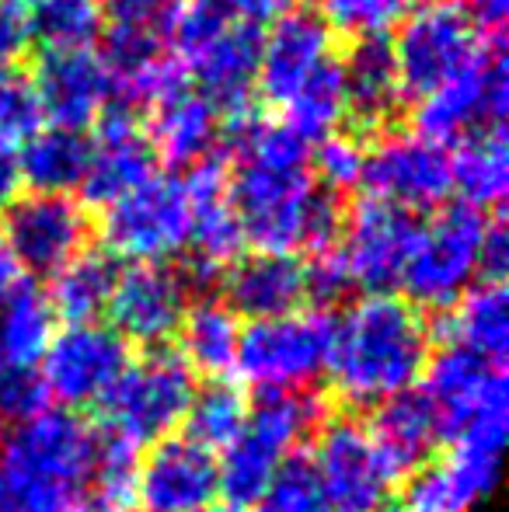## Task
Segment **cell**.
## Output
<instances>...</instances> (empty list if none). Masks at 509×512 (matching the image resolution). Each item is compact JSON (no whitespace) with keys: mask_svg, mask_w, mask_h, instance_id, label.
I'll return each instance as SVG.
<instances>
[{"mask_svg":"<svg viewBox=\"0 0 509 512\" xmlns=\"http://www.w3.org/2000/svg\"><path fill=\"white\" fill-rule=\"evenodd\" d=\"M227 196L245 244L269 255H325L342 237V196L314 178L311 147L283 122L255 115L224 126Z\"/></svg>","mask_w":509,"mask_h":512,"instance_id":"1","label":"cell"},{"mask_svg":"<svg viewBox=\"0 0 509 512\" xmlns=\"http://www.w3.org/2000/svg\"><path fill=\"white\" fill-rule=\"evenodd\" d=\"M429 363V324L422 310L394 293H370L332 317L328 377L349 408H377L412 391Z\"/></svg>","mask_w":509,"mask_h":512,"instance_id":"2","label":"cell"},{"mask_svg":"<svg viewBox=\"0 0 509 512\" xmlns=\"http://www.w3.org/2000/svg\"><path fill=\"white\" fill-rule=\"evenodd\" d=\"M321 422H325V405L318 394H262L255 408H248L245 429L224 446V460H217L220 495L231 502V509L255 506L279 464L290 460L293 450L307 436H314Z\"/></svg>","mask_w":509,"mask_h":512,"instance_id":"3","label":"cell"},{"mask_svg":"<svg viewBox=\"0 0 509 512\" xmlns=\"http://www.w3.org/2000/svg\"><path fill=\"white\" fill-rule=\"evenodd\" d=\"M98 457V432L77 411L42 408L0 432V488L84 492Z\"/></svg>","mask_w":509,"mask_h":512,"instance_id":"4","label":"cell"},{"mask_svg":"<svg viewBox=\"0 0 509 512\" xmlns=\"http://www.w3.org/2000/svg\"><path fill=\"white\" fill-rule=\"evenodd\" d=\"M489 35L478 28L464 0H415L391 39L394 67L405 98H426L457 77Z\"/></svg>","mask_w":509,"mask_h":512,"instance_id":"5","label":"cell"},{"mask_svg":"<svg viewBox=\"0 0 509 512\" xmlns=\"http://www.w3.org/2000/svg\"><path fill=\"white\" fill-rule=\"evenodd\" d=\"M196 380L185 359L168 349H150L140 363H129L116 380L102 408L105 436L126 443L129 450L154 446L175 436V425L185 422Z\"/></svg>","mask_w":509,"mask_h":512,"instance_id":"6","label":"cell"},{"mask_svg":"<svg viewBox=\"0 0 509 512\" xmlns=\"http://www.w3.org/2000/svg\"><path fill=\"white\" fill-rule=\"evenodd\" d=\"M485 223H489V216L468 203L443 206L433 220L422 223V234L398 283L408 304L415 310L457 307V300L478 279V251H482Z\"/></svg>","mask_w":509,"mask_h":512,"instance_id":"7","label":"cell"},{"mask_svg":"<svg viewBox=\"0 0 509 512\" xmlns=\"http://www.w3.org/2000/svg\"><path fill=\"white\" fill-rule=\"evenodd\" d=\"M332 317L325 310H300L276 321H255L241 331L234 370L262 394L311 391L328 370Z\"/></svg>","mask_w":509,"mask_h":512,"instance_id":"8","label":"cell"},{"mask_svg":"<svg viewBox=\"0 0 509 512\" xmlns=\"http://www.w3.org/2000/svg\"><path fill=\"white\" fill-rule=\"evenodd\" d=\"M509 108V74L503 32L489 35L482 53L457 77H450L433 95L419 98L412 112L415 136L433 140L440 147L464 140L478 129H499Z\"/></svg>","mask_w":509,"mask_h":512,"instance_id":"9","label":"cell"},{"mask_svg":"<svg viewBox=\"0 0 509 512\" xmlns=\"http://www.w3.org/2000/svg\"><path fill=\"white\" fill-rule=\"evenodd\" d=\"M192 234V206L185 182L157 171L123 199L105 206L102 237L112 258L136 265H164L182 255Z\"/></svg>","mask_w":509,"mask_h":512,"instance_id":"10","label":"cell"},{"mask_svg":"<svg viewBox=\"0 0 509 512\" xmlns=\"http://www.w3.org/2000/svg\"><path fill=\"white\" fill-rule=\"evenodd\" d=\"M311 464L318 471L328 512H384L391 506L398 478L360 418H325L314 432Z\"/></svg>","mask_w":509,"mask_h":512,"instance_id":"11","label":"cell"},{"mask_svg":"<svg viewBox=\"0 0 509 512\" xmlns=\"http://www.w3.org/2000/svg\"><path fill=\"white\" fill-rule=\"evenodd\" d=\"M129 366V342L112 324H67L42 356V384L67 411L102 405Z\"/></svg>","mask_w":509,"mask_h":512,"instance_id":"12","label":"cell"},{"mask_svg":"<svg viewBox=\"0 0 509 512\" xmlns=\"http://www.w3.org/2000/svg\"><path fill=\"white\" fill-rule=\"evenodd\" d=\"M419 234V213H408L374 196L356 199L342 220V237L335 244L353 290H367L370 297L398 286Z\"/></svg>","mask_w":509,"mask_h":512,"instance_id":"13","label":"cell"},{"mask_svg":"<svg viewBox=\"0 0 509 512\" xmlns=\"http://www.w3.org/2000/svg\"><path fill=\"white\" fill-rule=\"evenodd\" d=\"M422 377H426L422 394L440 415L447 439L485 429V425H506L509 391L503 366L461 345H447L440 356H429Z\"/></svg>","mask_w":509,"mask_h":512,"instance_id":"14","label":"cell"},{"mask_svg":"<svg viewBox=\"0 0 509 512\" xmlns=\"http://www.w3.org/2000/svg\"><path fill=\"white\" fill-rule=\"evenodd\" d=\"M360 185L374 199L426 213L450 196V150L415 133H387L367 143Z\"/></svg>","mask_w":509,"mask_h":512,"instance_id":"15","label":"cell"},{"mask_svg":"<svg viewBox=\"0 0 509 512\" xmlns=\"http://www.w3.org/2000/svg\"><path fill=\"white\" fill-rule=\"evenodd\" d=\"M4 237L18 258L21 272L56 276L74 262L91 237V216L70 196H18L4 209Z\"/></svg>","mask_w":509,"mask_h":512,"instance_id":"16","label":"cell"},{"mask_svg":"<svg viewBox=\"0 0 509 512\" xmlns=\"http://www.w3.org/2000/svg\"><path fill=\"white\" fill-rule=\"evenodd\" d=\"M217 499V457L189 436L161 439L136 464V512H210Z\"/></svg>","mask_w":509,"mask_h":512,"instance_id":"17","label":"cell"},{"mask_svg":"<svg viewBox=\"0 0 509 512\" xmlns=\"http://www.w3.org/2000/svg\"><path fill=\"white\" fill-rule=\"evenodd\" d=\"M262 25L234 18L227 28H220L206 46H199L192 56H185L182 67L196 81V95L220 112V119L241 122L252 115L258 60H262Z\"/></svg>","mask_w":509,"mask_h":512,"instance_id":"18","label":"cell"},{"mask_svg":"<svg viewBox=\"0 0 509 512\" xmlns=\"http://www.w3.org/2000/svg\"><path fill=\"white\" fill-rule=\"evenodd\" d=\"M342 63V84H346V119L356 140H381L394 133V122L405 105V91L394 67L391 39L387 35H363L353 39Z\"/></svg>","mask_w":509,"mask_h":512,"instance_id":"19","label":"cell"},{"mask_svg":"<svg viewBox=\"0 0 509 512\" xmlns=\"http://www.w3.org/2000/svg\"><path fill=\"white\" fill-rule=\"evenodd\" d=\"M35 98L46 119L60 129H84L109 112L112 81L98 49H70V53H42L32 77Z\"/></svg>","mask_w":509,"mask_h":512,"instance_id":"20","label":"cell"},{"mask_svg":"<svg viewBox=\"0 0 509 512\" xmlns=\"http://www.w3.org/2000/svg\"><path fill=\"white\" fill-rule=\"evenodd\" d=\"M328 56H335L332 28L314 7H293V11L279 14L269 35L262 39L255 95L283 108Z\"/></svg>","mask_w":509,"mask_h":512,"instance_id":"21","label":"cell"},{"mask_svg":"<svg viewBox=\"0 0 509 512\" xmlns=\"http://www.w3.org/2000/svg\"><path fill=\"white\" fill-rule=\"evenodd\" d=\"M192 293L171 265H133L119 276L112 293V328L126 342H140L147 349H161L171 335H178L182 317L189 310Z\"/></svg>","mask_w":509,"mask_h":512,"instance_id":"22","label":"cell"},{"mask_svg":"<svg viewBox=\"0 0 509 512\" xmlns=\"http://www.w3.org/2000/svg\"><path fill=\"white\" fill-rule=\"evenodd\" d=\"M157 175V154L150 147L140 115L105 112L91 136V161L84 171L81 192L91 206H112L136 185Z\"/></svg>","mask_w":509,"mask_h":512,"instance_id":"23","label":"cell"},{"mask_svg":"<svg viewBox=\"0 0 509 512\" xmlns=\"http://www.w3.org/2000/svg\"><path fill=\"white\" fill-rule=\"evenodd\" d=\"M224 304L234 317L248 321H276L300 314L307 307V265L297 255H269L255 251L224 272Z\"/></svg>","mask_w":509,"mask_h":512,"instance_id":"24","label":"cell"},{"mask_svg":"<svg viewBox=\"0 0 509 512\" xmlns=\"http://www.w3.org/2000/svg\"><path fill=\"white\" fill-rule=\"evenodd\" d=\"M147 136L157 164L164 161L168 168L192 171L210 157L224 154V119L192 88L150 112Z\"/></svg>","mask_w":509,"mask_h":512,"instance_id":"25","label":"cell"},{"mask_svg":"<svg viewBox=\"0 0 509 512\" xmlns=\"http://www.w3.org/2000/svg\"><path fill=\"white\" fill-rule=\"evenodd\" d=\"M367 429L377 450H381V457L387 460V467L394 471V478L429 467V460L436 457L440 443L447 439L436 408L415 387L381 401L374 408V422Z\"/></svg>","mask_w":509,"mask_h":512,"instance_id":"26","label":"cell"},{"mask_svg":"<svg viewBox=\"0 0 509 512\" xmlns=\"http://www.w3.org/2000/svg\"><path fill=\"white\" fill-rule=\"evenodd\" d=\"M88 161L91 136L60 126L39 129L18 150L21 185H28L39 196H70V189H81Z\"/></svg>","mask_w":509,"mask_h":512,"instance_id":"27","label":"cell"},{"mask_svg":"<svg viewBox=\"0 0 509 512\" xmlns=\"http://www.w3.org/2000/svg\"><path fill=\"white\" fill-rule=\"evenodd\" d=\"M450 189L461 192V203L475 209L503 206L509 189V154H506V126L478 129L450 150Z\"/></svg>","mask_w":509,"mask_h":512,"instance_id":"28","label":"cell"},{"mask_svg":"<svg viewBox=\"0 0 509 512\" xmlns=\"http://www.w3.org/2000/svg\"><path fill=\"white\" fill-rule=\"evenodd\" d=\"M119 258L102 248H84L74 262H67L53 276V290L46 293L49 307L67 324H88L105 314L112 304V293L119 286Z\"/></svg>","mask_w":509,"mask_h":512,"instance_id":"29","label":"cell"},{"mask_svg":"<svg viewBox=\"0 0 509 512\" xmlns=\"http://www.w3.org/2000/svg\"><path fill=\"white\" fill-rule=\"evenodd\" d=\"M450 345L503 366L509 352V297L503 283H475L447 317Z\"/></svg>","mask_w":509,"mask_h":512,"instance_id":"30","label":"cell"},{"mask_svg":"<svg viewBox=\"0 0 509 512\" xmlns=\"http://www.w3.org/2000/svg\"><path fill=\"white\" fill-rule=\"evenodd\" d=\"M56 328V314L49 307L46 290L35 283H21L0 300V356L4 366H28L42 363L49 349V338Z\"/></svg>","mask_w":509,"mask_h":512,"instance_id":"31","label":"cell"},{"mask_svg":"<svg viewBox=\"0 0 509 512\" xmlns=\"http://www.w3.org/2000/svg\"><path fill=\"white\" fill-rule=\"evenodd\" d=\"M182 352L189 370L206 373L210 380L224 377L234 370V359H238V342H241V324L220 300H199L196 307L185 310L182 317Z\"/></svg>","mask_w":509,"mask_h":512,"instance_id":"32","label":"cell"},{"mask_svg":"<svg viewBox=\"0 0 509 512\" xmlns=\"http://www.w3.org/2000/svg\"><path fill=\"white\" fill-rule=\"evenodd\" d=\"M346 122V84H342L339 56H328L311 77L297 88V95L283 105V126L293 129L311 147L314 140H328Z\"/></svg>","mask_w":509,"mask_h":512,"instance_id":"33","label":"cell"},{"mask_svg":"<svg viewBox=\"0 0 509 512\" xmlns=\"http://www.w3.org/2000/svg\"><path fill=\"white\" fill-rule=\"evenodd\" d=\"M32 42L42 53L95 49L105 35V14L98 0H32L28 4Z\"/></svg>","mask_w":509,"mask_h":512,"instance_id":"34","label":"cell"},{"mask_svg":"<svg viewBox=\"0 0 509 512\" xmlns=\"http://www.w3.org/2000/svg\"><path fill=\"white\" fill-rule=\"evenodd\" d=\"M248 418V398L241 384L227 377L206 380L203 387L192 391L189 411H185V425H189V439L206 450H224Z\"/></svg>","mask_w":509,"mask_h":512,"instance_id":"35","label":"cell"},{"mask_svg":"<svg viewBox=\"0 0 509 512\" xmlns=\"http://www.w3.org/2000/svg\"><path fill=\"white\" fill-rule=\"evenodd\" d=\"M88 512H136V450L98 436V457L88 478Z\"/></svg>","mask_w":509,"mask_h":512,"instance_id":"36","label":"cell"},{"mask_svg":"<svg viewBox=\"0 0 509 512\" xmlns=\"http://www.w3.org/2000/svg\"><path fill=\"white\" fill-rule=\"evenodd\" d=\"M258 512H328L325 492H321L318 471H314L311 457L293 453L290 460L279 464L272 481L255 502Z\"/></svg>","mask_w":509,"mask_h":512,"instance_id":"37","label":"cell"},{"mask_svg":"<svg viewBox=\"0 0 509 512\" xmlns=\"http://www.w3.org/2000/svg\"><path fill=\"white\" fill-rule=\"evenodd\" d=\"M415 0H321V18L332 32L353 35H384L391 25H398Z\"/></svg>","mask_w":509,"mask_h":512,"instance_id":"38","label":"cell"},{"mask_svg":"<svg viewBox=\"0 0 509 512\" xmlns=\"http://www.w3.org/2000/svg\"><path fill=\"white\" fill-rule=\"evenodd\" d=\"M39 122L42 108L35 98L32 77L18 67L0 70V140L21 147L28 136L39 133Z\"/></svg>","mask_w":509,"mask_h":512,"instance_id":"39","label":"cell"},{"mask_svg":"<svg viewBox=\"0 0 509 512\" xmlns=\"http://www.w3.org/2000/svg\"><path fill=\"white\" fill-rule=\"evenodd\" d=\"M363 161H367V143L339 129V133H332L328 140L318 143V154L311 157V171L325 189L342 196L346 189L360 185Z\"/></svg>","mask_w":509,"mask_h":512,"instance_id":"40","label":"cell"},{"mask_svg":"<svg viewBox=\"0 0 509 512\" xmlns=\"http://www.w3.org/2000/svg\"><path fill=\"white\" fill-rule=\"evenodd\" d=\"M46 384H42L39 370L28 366H7L0 373V429L28 422L46 408Z\"/></svg>","mask_w":509,"mask_h":512,"instance_id":"41","label":"cell"},{"mask_svg":"<svg viewBox=\"0 0 509 512\" xmlns=\"http://www.w3.org/2000/svg\"><path fill=\"white\" fill-rule=\"evenodd\" d=\"M109 28L126 32H147L168 39V28L175 14L182 11V0H98Z\"/></svg>","mask_w":509,"mask_h":512,"instance_id":"42","label":"cell"},{"mask_svg":"<svg viewBox=\"0 0 509 512\" xmlns=\"http://www.w3.org/2000/svg\"><path fill=\"white\" fill-rule=\"evenodd\" d=\"M32 49V25H28L25 0H0V70L18 67Z\"/></svg>","mask_w":509,"mask_h":512,"instance_id":"43","label":"cell"},{"mask_svg":"<svg viewBox=\"0 0 509 512\" xmlns=\"http://www.w3.org/2000/svg\"><path fill=\"white\" fill-rule=\"evenodd\" d=\"M509 272V234H506V216L492 213L485 223L482 251H478V276L482 283H503Z\"/></svg>","mask_w":509,"mask_h":512,"instance_id":"44","label":"cell"},{"mask_svg":"<svg viewBox=\"0 0 509 512\" xmlns=\"http://www.w3.org/2000/svg\"><path fill=\"white\" fill-rule=\"evenodd\" d=\"M234 18L252 21V25H265V21L279 18V14L300 7V0H220Z\"/></svg>","mask_w":509,"mask_h":512,"instance_id":"45","label":"cell"},{"mask_svg":"<svg viewBox=\"0 0 509 512\" xmlns=\"http://www.w3.org/2000/svg\"><path fill=\"white\" fill-rule=\"evenodd\" d=\"M18 150L14 143L0 140V213L21 196V164H18Z\"/></svg>","mask_w":509,"mask_h":512,"instance_id":"46","label":"cell"},{"mask_svg":"<svg viewBox=\"0 0 509 512\" xmlns=\"http://www.w3.org/2000/svg\"><path fill=\"white\" fill-rule=\"evenodd\" d=\"M471 11V18L478 21L485 35H499L503 32V21H506V11H509V0H464Z\"/></svg>","mask_w":509,"mask_h":512,"instance_id":"47","label":"cell"},{"mask_svg":"<svg viewBox=\"0 0 509 512\" xmlns=\"http://www.w3.org/2000/svg\"><path fill=\"white\" fill-rule=\"evenodd\" d=\"M21 283H25V279H21V265H18V258H14L11 244H7L4 230H0V300L11 290H18Z\"/></svg>","mask_w":509,"mask_h":512,"instance_id":"48","label":"cell"},{"mask_svg":"<svg viewBox=\"0 0 509 512\" xmlns=\"http://www.w3.org/2000/svg\"><path fill=\"white\" fill-rule=\"evenodd\" d=\"M384 512H415V509H408L405 502H398V506H387Z\"/></svg>","mask_w":509,"mask_h":512,"instance_id":"49","label":"cell"},{"mask_svg":"<svg viewBox=\"0 0 509 512\" xmlns=\"http://www.w3.org/2000/svg\"><path fill=\"white\" fill-rule=\"evenodd\" d=\"M210 512H245V509H231V506H227V509H210Z\"/></svg>","mask_w":509,"mask_h":512,"instance_id":"50","label":"cell"},{"mask_svg":"<svg viewBox=\"0 0 509 512\" xmlns=\"http://www.w3.org/2000/svg\"><path fill=\"white\" fill-rule=\"evenodd\" d=\"M0 512H7V506H4V495H0Z\"/></svg>","mask_w":509,"mask_h":512,"instance_id":"51","label":"cell"},{"mask_svg":"<svg viewBox=\"0 0 509 512\" xmlns=\"http://www.w3.org/2000/svg\"><path fill=\"white\" fill-rule=\"evenodd\" d=\"M7 370V366H4V356H0V373H4Z\"/></svg>","mask_w":509,"mask_h":512,"instance_id":"52","label":"cell"},{"mask_svg":"<svg viewBox=\"0 0 509 512\" xmlns=\"http://www.w3.org/2000/svg\"><path fill=\"white\" fill-rule=\"evenodd\" d=\"M25 4H32V0H25Z\"/></svg>","mask_w":509,"mask_h":512,"instance_id":"53","label":"cell"}]
</instances>
